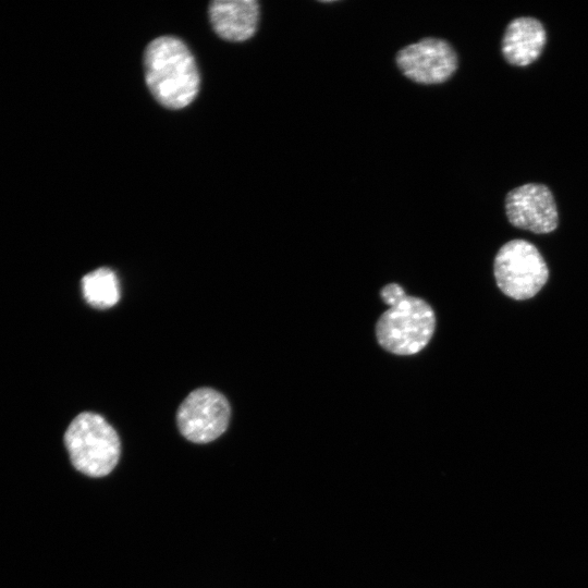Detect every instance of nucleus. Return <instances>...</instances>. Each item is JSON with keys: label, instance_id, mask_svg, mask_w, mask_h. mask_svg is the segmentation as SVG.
<instances>
[{"label": "nucleus", "instance_id": "f257e3e1", "mask_svg": "<svg viewBox=\"0 0 588 588\" xmlns=\"http://www.w3.org/2000/svg\"><path fill=\"white\" fill-rule=\"evenodd\" d=\"M144 68L147 86L168 109H182L197 96L200 77L187 46L173 36L154 39L146 48Z\"/></svg>", "mask_w": 588, "mask_h": 588}, {"label": "nucleus", "instance_id": "f03ea898", "mask_svg": "<svg viewBox=\"0 0 588 588\" xmlns=\"http://www.w3.org/2000/svg\"><path fill=\"white\" fill-rule=\"evenodd\" d=\"M64 442L72 465L89 477L107 476L120 458L121 443L117 431L96 413L77 415L65 431Z\"/></svg>", "mask_w": 588, "mask_h": 588}, {"label": "nucleus", "instance_id": "7ed1b4c3", "mask_svg": "<svg viewBox=\"0 0 588 588\" xmlns=\"http://www.w3.org/2000/svg\"><path fill=\"white\" fill-rule=\"evenodd\" d=\"M436 316L422 298L405 294L380 316L376 324L379 345L401 356L420 352L431 340Z\"/></svg>", "mask_w": 588, "mask_h": 588}, {"label": "nucleus", "instance_id": "20e7f679", "mask_svg": "<svg viewBox=\"0 0 588 588\" xmlns=\"http://www.w3.org/2000/svg\"><path fill=\"white\" fill-rule=\"evenodd\" d=\"M493 274L503 294L516 301H525L543 287L549 279V269L534 244L525 240H512L498 250Z\"/></svg>", "mask_w": 588, "mask_h": 588}, {"label": "nucleus", "instance_id": "39448f33", "mask_svg": "<svg viewBox=\"0 0 588 588\" xmlns=\"http://www.w3.org/2000/svg\"><path fill=\"white\" fill-rule=\"evenodd\" d=\"M231 408L223 394L211 388L191 392L180 405L176 421L184 438L194 443H208L228 428Z\"/></svg>", "mask_w": 588, "mask_h": 588}, {"label": "nucleus", "instance_id": "423d86ee", "mask_svg": "<svg viewBox=\"0 0 588 588\" xmlns=\"http://www.w3.org/2000/svg\"><path fill=\"white\" fill-rule=\"evenodd\" d=\"M396 64L406 77L416 83L440 84L456 71L457 57L448 41L428 37L401 49Z\"/></svg>", "mask_w": 588, "mask_h": 588}, {"label": "nucleus", "instance_id": "0eeeda50", "mask_svg": "<svg viewBox=\"0 0 588 588\" xmlns=\"http://www.w3.org/2000/svg\"><path fill=\"white\" fill-rule=\"evenodd\" d=\"M505 212L512 225L537 234L550 233L559 224L554 198L543 184L529 183L512 189L505 198Z\"/></svg>", "mask_w": 588, "mask_h": 588}, {"label": "nucleus", "instance_id": "6e6552de", "mask_svg": "<svg viewBox=\"0 0 588 588\" xmlns=\"http://www.w3.org/2000/svg\"><path fill=\"white\" fill-rule=\"evenodd\" d=\"M209 19L216 34L228 41L250 38L258 25L259 5L255 0H217L209 5Z\"/></svg>", "mask_w": 588, "mask_h": 588}, {"label": "nucleus", "instance_id": "1a4fd4ad", "mask_svg": "<svg viewBox=\"0 0 588 588\" xmlns=\"http://www.w3.org/2000/svg\"><path fill=\"white\" fill-rule=\"evenodd\" d=\"M546 38L544 27L538 20L529 16L514 19L502 39L503 57L513 65H528L541 54Z\"/></svg>", "mask_w": 588, "mask_h": 588}, {"label": "nucleus", "instance_id": "9d476101", "mask_svg": "<svg viewBox=\"0 0 588 588\" xmlns=\"http://www.w3.org/2000/svg\"><path fill=\"white\" fill-rule=\"evenodd\" d=\"M82 286L85 301L95 308H109L119 302V281L109 268H99L84 275Z\"/></svg>", "mask_w": 588, "mask_h": 588}, {"label": "nucleus", "instance_id": "9b49d317", "mask_svg": "<svg viewBox=\"0 0 588 588\" xmlns=\"http://www.w3.org/2000/svg\"><path fill=\"white\" fill-rule=\"evenodd\" d=\"M404 289L396 283H389L384 285L380 291L381 299L391 306L405 295Z\"/></svg>", "mask_w": 588, "mask_h": 588}]
</instances>
